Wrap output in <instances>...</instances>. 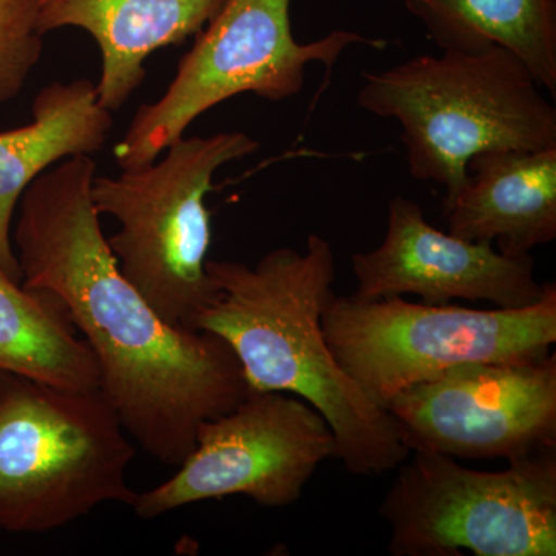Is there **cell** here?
I'll list each match as a JSON object with an SVG mask.
<instances>
[{"instance_id":"obj_10","label":"cell","mask_w":556,"mask_h":556,"mask_svg":"<svg viewBox=\"0 0 556 556\" xmlns=\"http://www.w3.org/2000/svg\"><path fill=\"white\" fill-rule=\"evenodd\" d=\"M409 452L507 464L556 450V354L460 365L391 399Z\"/></svg>"},{"instance_id":"obj_16","label":"cell","mask_w":556,"mask_h":556,"mask_svg":"<svg viewBox=\"0 0 556 556\" xmlns=\"http://www.w3.org/2000/svg\"><path fill=\"white\" fill-rule=\"evenodd\" d=\"M0 369L72 390H100V369L53 292L0 273Z\"/></svg>"},{"instance_id":"obj_4","label":"cell","mask_w":556,"mask_h":556,"mask_svg":"<svg viewBox=\"0 0 556 556\" xmlns=\"http://www.w3.org/2000/svg\"><path fill=\"white\" fill-rule=\"evenodd\" d=\"M137 455L101 390L0 369V530L46 533L104 504L130 506Z\"/></svg>"},{"instance_id":"obj_9","label":"cell","mask_w":556,"mask_h":556,"mask_svg":"<svg viewBox=\"0 0 556 556\" xmlns=\"http://www.w3.org/2000/svg\"><path fill=\"white\" fill-rule=\"evenodd\" d=\"M329 457L334 434L316 408L294 394L249 388L240 404L201 424L174 477L137 493L130 507L141 519L233 495L288 507Z\"/></svg>"},{"instance_id":"obj_17","label":"cell","mask_w":556,"mask_h":556,"mask_svg":"<svg viewBox=\"0 0 556 556\" xmlns=\"http://www.w3.org/2000/svg\"><path fill=\"white\" fill-rule=\"evenodd\" d=\"M40 0H0V104L24 89L42 56Z\"/></svg>"},{"instance_id":"obj_15","label":"cell","mask_w":556,"mask_h":556,"mask_svg":"<svg viewBox=\"0 0 556 556\" xmlns=\"http://www.w3.org/2000/svg\"><path fill=\"white\" fill-rule=\"evenodd\" d=\"M439 50L503 47L556 94V0H404Z\"/></svg>"},{"instance_id":"obj_1","label":"cell","mask_w":556,"mask_h":556,"mask_svg":"<svg viewBox=\"0 0 556 556\" xmlns=\"http://www.w3.org/2000/svg\"><path fill=\"white\" fill-rule=\"evenodd\" d=\"M94 177L91 155L70 156L25 190L11 236L22 285L62 300L127 433L178 467L201 424L243 401L247 378L228 342L172 327L123 276L91 201Z\"/></svg>"},{"instance_id":"obj_12","label":"cell","mask_w":556,"mask_h":556,"mask_svg":"<svg viewBox=\"0 0 556 556\" xmlns=\"http://www.w3.org/2000/svg\"><path fill=\"white\" fill-rule=\"evenodd\" d=\"M447 232L525 257L556 239V146L490 150L467 163L455 197L442 204Z\"/></svg>"},{"instance_id":"obj_6","label":"cell","mask_w":556,"mask_h":556,"mask_svg":"<svg viewBox=\"0 0 556 556\" xmlns=\"http://www.w3.org/2000/svg\"><path fill=\"white\" fill-rule=\"evenodd\" d=\"M329 350L375 404L470 364H530L556 343V287L527 308L475 309L402 298L334 295L321 317Z\"/></svg>"},{"instance_id":"obj_7","label":"cell","mask_w":556,"mask_h":556,"mask_svg":"<svg viewBox=\"0 0 556 556\" xmlns=\"http://www.w3.org/2000/svg\"><path fill=\"white\" fill-rule=\"evenodd\" d=\"M291 2L226 0L179 61L163 97L135 113L113 152L121 169H138L159 160L185 137L193 121L237 94L287 101L303 90L306 70L314 62L331 73L350 47L382 50L388 46L387 40L348 30L299 42L292 35Z\"/></svg>"},{"instance_id":"obj_8","label":"cell","mask_w":556,"mask_h":556,"mask_svg":"<svg viewBox=\"0 0 556 556\" xmlns=\"http://www.w3.org/2000/svg\"><path fill=\"white\" fill-rule=\"evenodd\" d=\"M399 467L379 508L391 555H556V450L500 471L413 450Z\"/></svg>"},{"instance_id":"obj_14","label":"cell","mask_w":556,"mask_h":556,"mask_svg":"<svg viewBox=\"0 0 556 556\" xmlns=\"http://www.w3.org/2000/svg\"><path fill=\"white\" fill-rule=\"evenodd\" d=\"M112 112L98 101L89 79L53 83L33 102V121L0 131V273L22 283L13 247L16 208L28 186L60 161L93 155L108 142Z\"/></svg>"},{"instance_id":"obj_13","label":"cell","mask_w":556,"mask_h":556,"mask_svg":"<svg viewBox=\"0 0 556 556\" xmlns=\"http://www.w3.org/2000/svg\"><path fill=\"white\" fill-rule=\"evenodd\" d=\"M226 0H40L43 35L75 27L89 33L101 53L98 101L115 112L146 79V60L181 46L214 20Z\"/></svg>"},{"instance_id":"obj_3","label":"cell","mask_w":556,"mask_h":556,"mask_svg":"<svg viewBox=\"0 0 556 556\" xmlns=\"http://www.w3.org/2000/svg\"><path fill=\"white\" fill-rule=\"evenodd\" d=\"M526 62L503 47L441 50L364 73L357 105L401 126L408 170L452 200L467 163L490 150L556 146V109Z\"/></svg>"},{"instance_id":"obj_2","label":"cell","mask_w":556,"mask_h":556,"mask_svg":"<svg viewBox=\"0 0 556 556\" xmlns=\"http://www.w3.org/2000/svg\"><path fill=\"white\" fill-rule=\"evenodd\" d=\"M218 298L197 321L232 348L251 390L294 394L317 409L336 457L354 477H380L407 459L396 419L343 371L321 317L334 299L331 243L311 233L303 251L277 248L249 266L207 260Z\"/></svg>"},{"instance_id":"obj_5","label":"cell","mask_w":556,"mask_h":556,"mask_svg":"<svg viewBox=\"0 0 556 556\" xmlns=\"http://www.w3.org/2000/svg\"><path fill=\"white\" fill-rule=\"evenodd\" d=\"M243 131L182 137L164 159L118 177H94L91 201L98 215L118 222L108 239L123 276L164 321L197 329L218 298L207 273L212 214L206 197L215 174L257 152Z\"/></svg>"},{"instance_id":"obj_11","label":"cell","mask_w":556,"mask_h":556,"mask_svg":"<svg viewBox=\"0 0 556 556\" xmlns=\"http://www.w3.org/2000/svg\"><path fill=\"white\" fill-rule=\"evenodd\" d=\"M356 298L419 295L428 305L455 300L489 302L496 308H527L543 299L547 283L535 277L532 255L511 257L489 243L442 232L422 207L405 197L388 201L382 243L351 257Z\"/></svg>"}]
</instances>
